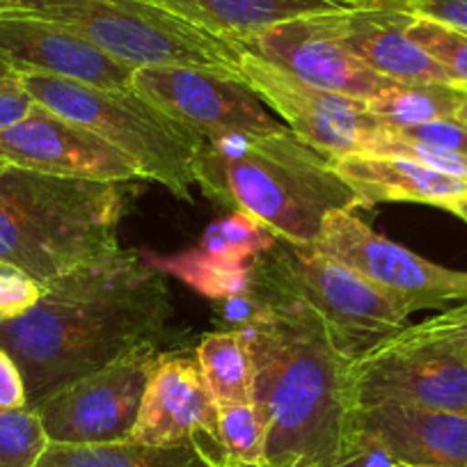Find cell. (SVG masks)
<instances>
[{
    "mask_svg": "<svg viewBox=\"0 0 467 467\" xmlns=\"http://www.w3.org/2000/svg\"><path fill=\"white\" fill-rule=\"evenodd\" d=\"M172 318L165 273L117 250L44 285L28 314L0 323V346L24 376L28 408L140 346H159Z\"/></svg>",
    "mask_w": 467,
    "mask_h": 467,
    "instance_id": "cell-1",
    "label": "cell"
},
{
    "mask_svg": "<svg viewBox=\"0 0 467 467\" xmlns=\"http://www.w3.org/2000/svg\"><path fill=\"white\" fill-rule=\"evenodd\" d=\"M254 362V403L268 420V465H312L356 438L346 362L321 317L277 307L244 330Z\"/></svg>",
    "mask_w": 467,
    "mask_h": 467,
    "instance_id": "cell-2",
    "label": "cell"
},
{
    "mask_svg": "<svg viewBox=\"0 0 467 467\" xmlns=\"http://www.w3.org/2000/svg\"><path fill=\"white\" fill-rule=\"evenodd\" d=\"M197 186L220 206L250 215L275 239L314 245L332 211H358V200L330 168V156L285 129L229 133L204 140Z\"/></svg>",
    "mask_w": 467,
    "mask_h": 467,
    "instance_id": "cell-3",
    "label": "cell"
},
{
    "mask_svg": "<svg viewBox=\"0 0 467 467\" xmlns=\"http://www.w3.org/2000/svg\"><path fill=\"white\" fill-rule=\"evenodd\" d=\"M122 211L119 183L5 165L0 170V262L48 285L115 254Z\"/></svg>",
    "mask_w": 467,
    "mask_h": 467,
    "instance_id": "cell-4",
    "label": "cell"
},
{
    "mask_svg": "<svg viewBox=\"0 0 467 467\" xmlns=\"http://www.w3.org/2000/svg\"><path fill=\"white\" fill-rule=\"evenodd\" d=\"M19 88L47 110L110 142L140 170L142 179L161 183L179 200H192L204 138L145 97L133 89H103L47 74H19Z\"/></svg>",
    "mask_w": 467,
    "mask_h": 467,
    "instance_id": "cell-5",
    "label": "cell"
},
{
    "mask_svg": "<svg viewBox=\"0 0 467 467\" xmlns=\"http://www.w3.org/2000/svg\"><path fill=\"white\" fill-rule=\"evenodd\" d=\"M250 289L273 309H312L348 360L397 335L410 318L403 305L346 264L314 245L282 239L257 257Z\"/></svg>",
    "mask_w": 467,
    "mask_h": 467,
    "instance_id": "cell-6",
    "label": "cell"
},
{
    "mask_svg": "<svg viewBox=\"0 0 467 467\" xmlns=\"http://www.w3.org/2000/svg\"><path fill=\"white\" fill-rule=\"evenodd\" d=\"M0 12H24L67 26L133 71L200 67L241 76L239 44L188 24L154 0H15Z\"/></svg>",
    "mask_w": 467,
    "mask_h": 467,
    "instance_id": "cell-7",
    "label": "cell"
},
{
    "mask_svg": "<svg viewBox=\"0 0 467 467\" xmlns=\"http://www.w3.org/2000/svg\"><path fill=\"white\" fill-rule=\"evenodd\" d=\"M346 392L353 408L397 403L467 415V356L406 326L346 362Z\"/></svg>",
    "mask_w": 467,
    "mask_h": 467,
    "instance_id": "cell-8",
    "label": "cell"
},
{
    "mask_svg": "<svg viewBox=\"0 0 467 467\" xmlns=\"http://www.w3.org/2000/svg\"><path fill=\"white\" fill-rule=\"evenodd\" d=\"M314 248L365 277L408 312L467 303V271L440 266L362 223L353 211H332Z\"/></svg>",
    "mask_w": 467,
    "mask_h": 467,
    "instance_id": "cell-9",
    "label": "cell"
},
{
    "mask_svg": "<svg viewBox=\"0 0 467 467\" xmlns=\"http://www.w3.org/2000/svg\"><path fill=\"white\" fill-rule=\"evenodd\" d=\"M161 353L156 344L140 346L39 403L35 410L48 442L108 444L131 438Z\"/></svg>",
    "mask_w": 467,
    "mask_h": 467,
    "instance_id": "cell-10",
    "label": "cell"
},
{
    "mask_svg": "<svg viewBox=\"0 0 467 467\" xmlns=\"http://www.w3.org/2000/svg\"><path fill=\"white\" fill-rule=\"evenodd\" d=\"M131 89L204 140L229 133L268 136L286 129L241 76L200 67H147L133 71Z\"/></svg>",
    "mask_w": 467,
    "mask_h": 467,
    "instance_id": "cell-11",
    "label": "cell"
},
{
    "mask_svg": "<svg viewBox=\"0 0 467 467\" xmlns=\"http://www.w3.org/2000/svg\"><path fill=\"white\" fill-rule=\"evenodd\" d=\"M239 71L294 136L327 156L360 154L367 138L383 129L367 101L303 83L248 51H241Z\"/></svg>",
    "mask_w": 467,
    "mask_h": 467,
    "instance_id": "cell-12",
    "label": "cell"
},
{
    "mask_svg": "<svg viewBox=\"0 0 467 467\" xmlns=\"http://www.w3.org/2000/svg\"><path fill=\"white\" fill-rule=\"evenodd\" d=\"M335 12L280 21L239 42V47L314 88L360 101L380 97L397 80L376 74L348 51L337 35Z\"/></svg>",
    "mask_w": 467,
    "mask_h": 467,
    "instance_id": "cell-13",
    "label": "cell"
},
{
    "mask_svg": "<svg viewBox=\"0 0 467 467\" xmlns=\"http://www.w3.org/2000/svg\"><path fill=\"white\" fill-rule=\"evenodd\" d=\"M129 440L156 447L192 444L209 465L227 467L218 406L206 389L195 356L186 350L161 353Z\"/></svg>",
    "mask_w": 467,
    "mask_h": 467,
    "instance_id": "cell-14",
    "label": "cell"
},
{
    "mask_svg": "<svg viewBox=\"0 0 467 467\" xmlns=\"http://www.w3.org/2000/svg\"><path fill=\"white\" fill-rule=\"evenodd\" d=\"M0 161L33 172L85 182L127 183L142 179L140 170L110 142L39 103L21 122L0 131Z\"/></svg>",
    "mask_w": 467,
    "mask_h": 467,
    "instance_id": "cell-15",
    "label": "cell"
},
{
    "mask_svg": "<svg viewBox=\"0 0 467 467\" xmlns=\"http://www.w3.org/2000/svg\"><path fill=\"white\" fill-rule=\"evenodd\" d=\"M0 60L19 74H47L103 89H131L133 69L76 30L24 12H0Z\"/></svg>",
    "mask_w": 467,
    "mask_h": 467,
    "instance_id": "cell-16",
    "label": "cell"
},
{
    "mask_svg": "<svg viewBox=\"0 0 467 467\" xmlns=\"http://www.w3.org/2000/svg\"><path fill=\"white\" fill-rule=\"evenodd\" d=\"M275 236L250 215L232 211L204 232L197 248L165 259H150L159 271L177 275L211 300L250 289L254 262Z\"/></svg>",
    "mask_w": 467,
    "mask_h": 467,
    "instance_id": "cell-17",
    "label": "cell"
},
{
    "mask_svg": "<svg viewBox=\"0 0 467 467\" xmlns=\"http://www.w3.org/2000/svg\"><path fill=\"white\" fill-rule=\"evenodd\" d=\"M353 426L379 440L394 461L467 467V415L374 403L353 408Z\"/></svg>",
    "mask_w": 467,
    "mask_h": 467,
    "instance_id": "cell-18",
    "label": "cell"
},
{
    "mask_svg": "<svg viewBox=\"0 0 467 467\" xmlns=\"http://www.w3.org/2000/svg\"><path fill=\"white\" fill-rule=\"evenodd\" d=\"M337 35L376 74L397 83L462 85L408 35L412 15L392 7L337 10Z\"/></svg>",
    "mask_w": 467,
    "mask_h": 467,
    "instance_id": "cell-19",
    "label": "cell"
},
{
    "mask_svg": "<svg viewBox=\"0 0 467 467\" xmlns=\"http://www.w3.org/2000/svg\"><path fill=\"white\" fill-rule=\"evenodd\" d=\"M330 168L353 191L358 209H371L385 202H412L453 213L456 206L467 200L465 179L449 177L401 156H330Z\"/></svg>",
    "mask_w": 467,
    "mask_h": 467,
    "instance_id": "cell-20",
    "label": "cell"
},
{
    "mask_svg": "<svg viewBox=\"0 0 467 467\" xmlns=\"http://www.w3.org/2000/svg\"><path fill=\"white\" fill-rule=\"evenodd\" d=\"M188 24L229 42H244L259 30L305 15L335 12L323 0H154Z\"/></svg>",
    "mask_w": 467,
    "mask_h": 467,
    "instance_id": "cell-21",
    "label": "cell"
},
{
    "mask_svg": "<svg viewBox=\"0 0 467 467\" xmlns=\"http://www.w3.org/2000/svg\"><path fill=\"white\" fill-rule=\"evenodd\" d=\"M35 467H213L192 444L156 447V444H57L48 442Z\"/></svg>",
    "mask_w": 467,
    "mask_h": 467,
    "instance_id": "cell-22",
    "label": "cell"
},
{
    "mask_svg": "<svg viewBox=\"0 0 467 467\" xmlns=\"http://www.w3.org/2000/svg\"><path fill=\"white\" fill-rule=\"evenodd\" d=\"M195 360L215 406L254 401V362L244 332H209L195 346Z\"/></svg>",
    "mask_w": 467,
    "mask_h": 467,
    "instance_id": "cell-23",
    "label": "cell"
},
{
    "mask_svg": "<svg viewBox=\"0 0 467 467\" xmlns=\"http://www.w3.org/2000/svg\"><path fill=\"white\" fill-rule=\"evenodd\" d=\"M465 97V85L394 83L388 92L369 99L367 108L383 129H412L456 117Z\"/></svg>",
    "mask_w": 467,
    "mask_h": 467,
    "instance_id": "cell-24",
    "label": "cell"
},
{
    "mask_svg": "<svg viewBox=\"0 0 467 467\" xmlns=\"http://www.w3.org/2000/svg\"><path fill=\"white\" fill-rule=\"evenodd\" d=\"M218 426L227 467L268 465V420L257 403H223Z\"/></svg>",
    "mask_w": 467,
    "mask_h": 467,
    "instance_id": "cell-25",
    "label": "cell"
},
{
    "mask_svg": "<svg viewBox=\"0 0 467 467\" xmlns=\"http://www.w3.org/2000/svg\"><path fill=\"white\" fill-rule=\"evenodd\" d=\"M48 447L35 408L0 410V467H35Z\"/></svg>",
    "mask_w": 467,
    "mask_h": 467,
    "instance_id": "cell-26",
    "label": "cell"
},
{
    "mask_svg": "<svg viewBox=\"0 0 467 467\" xmlns=\"http://www.w3.org/2000/svg\"><path fill=\"white\" fill-rule=\"evenodd\" d=\"M360 154H385V156H401V159L417 161V163L426 165L431 170L449 174V177L465 179L467 182V156L456 154V151L440 150V147L424 145V142L410 140L399 133L388 131V129H379L371 133L365 142V150Z\"/></svg>",
    "mask_w": 467,
    "mask_h": 467,
    "instance_id": "cell-27",
    "label": "cell"
},
{
    "mask_svg": "<svg viewBox=\"0 0 467 467\" xmlns=\"http://www.w3.org/2000/svg\"><path fill=\"white\" fill-rule=\"evenodd\" d=\"M408 35L467 88V33L412 16Z\"/></svg>",
    "mask_w": 467,
    "mask_h": 467,
    "instance_id": "cell-28",
    "label": "cell"
},
{
    "mask_svg": "<svg viewBox=\"0 0 467 467\" xmlns=\"http://www.w3.org/2000/svg\"><path fill=\"white\" fill-rule=\"evenodd\" d=\"M42 296V282L15 264L0 262V323L28 314Z\"/></svg>",
    "mask_w": 467,
    "mask_h": 467,
    "instance_id": "cell-29",
    "label": "cell"
},
{
    "mask_svg": "<svg viewBox=\"0 0 467 467\" xmlns=\"http://www.w3.org/2000/svg\"><path fill=\"white\" fill-rule=\"evenodd\" d=\"M213 318L223 330H248L254 323L262 321L268 312L271 305L264 303L253 289L241 291V294L224 296V298L213 300Z\"/></svg>",
    "mask_w": 467,
    "mask_h": 467,
    "instance_id": "cell-30",
    "label": "cell"
},
{
    "mask_svg": "<svg viewBox=\"0 0 467 467\" xmlns=\"http://www.w3.org/2000/svg\"><path fill=\"white\" fill-rule=\"evenodd\" d=\"M388 131L410 138V140L424 142V145L467 156V122H462L458 117H447V119H438V122H429L412 129H388Z\"/></svg>",
    "mask_w": 467,
    "mask_h": 467,
    "instance_id": "cell-31",
    "label": "cell"
},
{
    "mask_svg": "<svg viewBox=\"0 0 467 467\" xmlns=\"http://www.w3.org/2000/svg\"><path fill=\"white\" fill-rule=\"evenodd\" d=\"M285 467H394V458L388 449L371 435L356 431V438L346 444L341 453L323 462L312 465H285Z\"/></svg>",
    "mask_w": 467,
    "mask_h": 467,
    "instance_id": "cell-32",
    "label": "cell"
},
{
    "mask_svg": "<svg viewBox=\"0 0 467 467\" xmlns=\"http://www.w3.org/2000/svg\"><path fill=\"white\" fill-rule=\"evenodd\" d=\"M410 327L415 332H420V335L435 341H442V344L451 346V348L461 350L462 356H467V303L444 309L438 317Z\"/></svg>",
    "mask_w": 467,
    "mask_h": 467,
    "instance_id": "cell-33",
    "label": "cell"
},
{
    "mask_svg": "<svg viewBox=\"0 0 467 467\" xmlns=\"http://www.w3.org/2000/svg\"><path fill=\"white\" fill-rule=\"evenodd\" d=\"M403 12L467 33V0H403Z\"/></svg>",
    "mask_w": 467,
    "mask_h": 467,
    "instance_id": "cell-34",
    "label": "cell"
},
{
    "mask_svg": "<svg viewBox=\"0 0 467 467\" xmlns=\"http://www.w3.org/2000/svg\"><path fill=\"white\" fill-rule=\"evenodd\" d=\"M16 408H28V392L19 365L0 346V410H16Z\"/></svg>",
    "mask_w": 467,
    "mask_h": 467,
    "instance_id": "cell-35",
    "label": "cell"
},
{
    "mask_svg": "<svg viewBox=\"0 0 467 467\" xmlns=\"http://www.w3.org/2000/svg\"><path fill=\"white\" fill-rule=\"evenodd\" d=\"M35 101L30 94L21 88H0V131L12 124L21 122L30 110Z\"/></svg>",
    "mask_w": 467,
    "mask_h": 467,
    "instance_id": "cell-36",
    "label": "cell"
},
{
    "mask_svg": "<svg viewBox=\"0 0 467 467\" xmlns=\"http://www.w3.org/2000/svg\"><path fill=\"white\" fill-rule=\"evenodd\" d=\"M337 10H367V7H392L403 10V0H323Z\"/></svg>",
    "mask_w": 467,
    "mask_h": 467,
    "instance_id": "cell-37",
    "label": "cell"
},
{
    "mask_svg": "<svg viewBox=\"0 0 467 467\" xmlns=\"http://www.w3.org/2000/svg\"><path fill=\"white\" fill-rule=\"evenodd\" d=\"M0 88H19V71L0 60Z\"/></svg>",
    "mask_w": 467,
    "mask_h": 467,
    "instance_id": "cell-38",
    "label": "cell"
},
{
    "mask_svg": "<svg viewBox=\"0 0 467 467\" xmlns=\"http://www.w3.org/2000/svg\"><path fill=\"white\" fill-rule=\"evenodd\" d=\"M453 215H458V218L465 220V223H467V200L461 202V204L456 206V211H453Z\"/></svg>",
    "mask_w": 467,
    "mask_h": 467,
    "instance_id": "cell-39",
    "label": "cell"
},
{
    "mask_svg": "<svg viewBox=\"0 0 467 467\" xmlns=\"http://www.w3.org/2000/svg\"><path fill=\"white\" fill-rule=\"evenodd\" d=\"M458 119H462V122H467V97H465V103L461 106V110H458Z\"/></svg>",
    "mask_w": 467,
    "mask_h": 467,
    "instance_id": "cell-40",
    "label": "cell"
},
{
    "mask_svg": "<svg viewBox=\"0 0 467 467\" xmlns=\"http://www.w3.org/2000/svg\"><path fill=\"white\" fill-rule=\"evenodd\" d=\"M394 467H438V465H415V462H401V461H394Z\"/></svg>",
    "mask_w": 467,
    "mask_h": 467,
    "instance_id": "cell-41",
    "label": "cell"
},
{
    "mask_svg": "<svg viewBox=\"0 0 467 467\" xmlns=\"http://www.w3.org/2000/svg\"><path fill=\"white\" fill-rule=\"evenodd\" d=\"M12 3H15V0H0V10H5V7L12 5Z\"/></svg>",
    "mask_w": 467,
    "mask_h": 467,
    "instance_id": "cell-42",
    "label": "cell"
},
{
    "mask_svg": "<svg viewBox=\"0 0 467 467\" xmlns=\"http://www.w3.org/2000/svg\"><path fill=\"white\" fill-rule=\"evenodd\" d=\"M3 168H5V163H3V161H0V170H3Z\"/></svg>",
    "mask_w": 467,
    "mask_h": 467,
    "instance_id": "cell-43",
    "label": "cell"
}]
</instances>
